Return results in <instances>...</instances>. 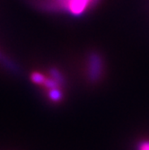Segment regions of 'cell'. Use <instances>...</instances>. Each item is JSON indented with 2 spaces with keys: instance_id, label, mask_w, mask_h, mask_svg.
Wrapping results in <instances>:
<instances>
[{
  "instance_id": "1",
  "label": "cell",
  "mask_w": 149,
  "mask_h": 150,
  "mask_svg": "<svg viewBox=\"0 0 149 150\" xmlns=\"http://www.w3.org/2000/svg\"><path fill=\"white\" fill-rule=\"evenodd\" d=\"M87 78L91 84L94 85L101 80L103 73V61L98 52L93 51L87 59Z\"/></svg>"
},
{
  "instance_id": "2",
  "label": "cell",
  "mask_w": 149,
  "mask_h": 150,
  "mask_svg": "<svg viewBox=\"0 0 149 150\" xmlns=\"http://www.w3.org/2000/svg\"><path fill=\"white\" fill-rule=\"evenodd\" d=\"M0 63H1L4 67H6V69L11 71L12 73H15V74H18L20 72V69L19 67L16 64L13 63L12 60L8 59L6 57L3 56L1 53H0Z\"/></svg>"
},
{
  "instance_id": "3",
  "label": "cell",
  "mask_w": 149,
  "mask_h": 150,
  "mask_svg": "<svg viewBox=\"0 0 149 150\" xmlns=\"http://www.w3.org/2000/svg\"><path fill=\"white\" fill-rule=\"evenodd\" d=\"M49 74H50V76L51 78H53L55 80L57 83L61 86H64L66 85V79L63 76V74L56 67H51L49 69Z\"/></svg>"
},
{
  "instance_id": "4",
  "label": "cell",
  "mask_w": 149,
  "mask_h": 150,
  "mask_svg": "<svg viewBox=\"0 0 149 150\" xmlns=\"http://www.w3.org/2000/svg\"><path fill=\"white\" fill-rule=\"evenodd\" d=\"M49 98L53 103L60 102L62 100V98H63V94H62V92L60 91L59 87L49 89Z\"/></svg>"
},
{
  "instance_id": "5",
  "label": "cell",
  "mask_w": 149,
  "mask_h": 150,
  "mask_svg": "<svg viewBox=\"0 0 149 150\" xmlns=\"http://www.w3.org/2000/svg\"><path fill=\"white\" fill-rule=\"evenodd\" d=\"M45 79H46V76L43 74L40 73V72H33L31 75V80L36 85L43 86Z\"/></svg>"
},
{
  "instance_id": "6",
  "label": "cell",
  "mask_w": 149,
  "mask_h": 150,
  "mask_svg": "<svg viewBox=\"0 0 149 150\" xmlns=\"http://www.w3.org/2000/svg\"><path fill=\"white\" fill-rule=\"evenodd\" d=\"M43 86H44L46 88H48L49 90V89H52V88L60 87V86H59L53 78H51V77H50V78H47V77H46Z\"/></svg>"
},
{
  "instance_id": "7",
  "label": "cell",
  "mask_w": 149,
  "mask_h": 150,
  "mask_svg": "<svg viewBox=\"0 0 149 150\" xmlns=\"http://www.w3.org/2000/svg\"><path fill=\"white\" fill-rule=\"evenodd\" d=\"M138 150H149V141H142L138 145Z\"/></svg>"
}]
</instances>
